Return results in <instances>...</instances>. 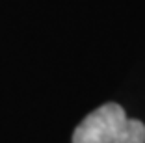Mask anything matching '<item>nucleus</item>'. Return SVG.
<instances>
[{
  "mask_svg": "<svg viewBox=\"0 0 145 143\" xmlns=\"http://www.w3.org/2000/svg\"><path fill=\"white\" fill-rule=\"evenodd\" d=\"M72 143H145V125L128 119L123 106L108 102L88 114L72 132Z\"/></svg>",
  "mask_w": 145,
  "mask_h": 143,
  "instance_id": "f257e3e1",
  "label": "nucleus"
}]
</instances>
